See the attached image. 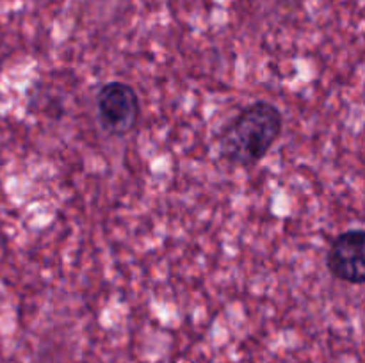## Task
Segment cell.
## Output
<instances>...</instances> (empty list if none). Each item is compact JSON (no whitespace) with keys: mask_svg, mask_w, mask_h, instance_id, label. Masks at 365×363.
<instances>
[{"mask_svg":"<svg viewBox=\"0 0 365 363\" xmlns=\"http://www.w3.org/2000/svg\"><path fill=\"white\" fill-rule=\"evenodd\" d=\"M282 128L284 116L274 103L267 100L248 103L221 130L217 139L221 159L237 167L255 166L280 139Z\"/></svg>","mask_w":365,"mask_h":363,"instance_id":"6da1fadb","label":"cell"},{"mask_svg":"<svg viewBox=\"0 0 365 363\" xmlns=\"http://www.w3.org/2000/svg\"><path fill=\"white\" fill-rule=\"evenodd\" d=\"M96 116L100 128L114 137L130 134L141 117V102L130 84L113 80L96 93Z\"/></svg>","mask_w":365,"mask_h":363,"instance_id":"7a4b0ae2","label":"cell"},{"mask_svg":"<svg viewBox=\"0 0 365 363\" xmlns=\"http://www.w3.org/2000/svg\"><path fill=\"white\" fill-rule=\"evenodd\" d=\"M365 231L362 228L348 230L334 238L327 255V267L331 276L351 285H364Z\"/></svg>","mask_w":365,"mask_h":363,"instance_id":"3957f363","label":"cell"}]
</instances>
